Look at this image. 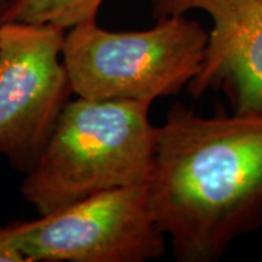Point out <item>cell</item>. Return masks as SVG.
<instances>
[{"mask_svg": "<svg viewBox=\"0 0 262 262\" xmlns=\"http://www.w3.org/2000/svg\"><path fill=\"white\" fill-rule=\"evenodd\" d=\"M66 29L0 22V155L27 170L37 163L69 102Z\"/></svg>", "mask_w": 262, "mask_h": 262, "instance_id": "cell-5", "label": "cell"}, {"mask_svg": "<svg viewBox=\"0 0 262 262\" xmlns=\"http://www.w3.org/2000/svg\"><path fill=\"white\" fill-rule=\"evenodd\" d=\"M155 18L203 10L213 27L203 63L187 86L200 98L226 95L234 114L262 115V0H150Z\"/></svg>", "mask_w": 262, "mask_h": 262, "instance_id": "cell-6", "label": "cell"}, {"mask_svg": "<svg viewBox=\"0 0 262 262\" xmlns=\"http://www.w3.org/2000/svg\"><path fill=\"white\" fill-rule=\"evenodd\" d=\"M103 0H12L0 15V22L50 24L70 29L96 20Z\"/></svg>", "mask_w": 262, "mask_h": 262, "instance_id": "cell-7", "label": "cell"}, {"mask_svg": "<svg viewBox=\"0 0 262 262\" xmlns=\"http://www.w3.org/2000/svg\"><path fill=\"white\" fill-rule=\"evenodd\" d=\"M146 192L177 261H219L262 227V115L201 117L177 103L158 127Z\"/></svg>", "mask_w": 262, "mask_h": 262, "instance_id": "cell-1", "label": "cell"}, {"mask_svg": "<svg viewBox=\"0 0 262 262\" xmlns=\"http://www.w3.org/2000/svg\"><path fill=\"white\" fill-rule=\"evenodd\" d=\"M0 237L28 262H144L166 249L146 184L103 191L37 220L0 227Z\"/></svg>", "mask_w": 262, "mask_h": 262, "instance_id": "cell-4", "label": "cell"}, {"mask_svg": "<svg viewBox=\"0 0 262 262\" xmlns=\"http://www.w3.org/2000/svg\"><path fill=\"white\" fill-rule=\"evenodd\" d=\"M0 262H28L27 258L5 239L0 237Z\"/></svg>", "mask_w": 262, "mask_h": 262, "instance_id": "cell-8", "label": "cell"}, {"mask_svg": "<svg viewBox=\"0 0 262 262\" xmlns=\"http://www.w3.org/2000/svg\"><path fill=\"white\" fill-rule=\"evenodd\" d=\"M149 110L136 101H69L22 182V195L48 214L103 191L144 185L158 134Z\"/></svg>", "mask_w": 262, "mask_h": 262, "instance_id": "cell-2", "label": "cell"}, {"mask_svg": "<svg viewBox=\"0 0 262 262\" xmlns=\"http://www.w3.org/2000/svg\"><path fill=\"white\" fill-rule=\"evenodd\" d=\"M207 41L208 32L185 15L133 32L106 31L92 20L67 29L63 63L77 96L151 105L187 88L201 67Z\"/></svg>", "mask_w": 262, "mask_h": 262, "instance_id": "cell-3", "label": "cell"}]
</instances>
